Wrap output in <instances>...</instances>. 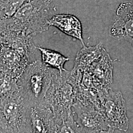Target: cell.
<instances>
[{
    "label": "cell",
    "instance_id": "9a60e30c",
    "mask_svg": "<svg viewBox=\"0 0 133 133\" xmlns=\"http://www.w3.org/2000/svg\"><path fill=\"white\" fill-rule=\"evenodd\" d=\"M56 133H82L80 127L74 119L72 113L66 119L57 123Z\"/></svg>",
    "mask_w": 133,
    "mask_h": 133
},
{
    "label": "cell",
    "instance_id": "277c9868",
    "mask_svg": "<svg viewBox=\"0 0 133 133\" xmlns=\"http://www.w3.org/2000/svg\"><path fill=\"white\" fill-rule=\"evenodd\" d=\"M99 101V111L108 126L126 131L129 127L128 119L121 93L111 90L100 93Z\"/></svg>",
    "mask_w": 133,
    "mask_h": 133
},
{
    "label": "cell",
    "instance_id": "5bb4252c",
    "mask_svg": "<svg viewBox=\"0 0 133 133\" xmlns=\"http://www.w3.org/2000/svg\"><path fill=\"white\" fill-rule=\"evenodd\" d=\"M29 0H0V20L10 18Z\"/></svg>",
    "mask_w": 133,
    "mask_h": 133
},
{
    "label": "cell",
    "instance_id": "6da1fadb",
    "mask_svg": "<svg viewBox=\"0 0 133 133\" xmlns=\"http://www.w3.org/2000/svg\"><path fill=\"white\" fill-rule=\"evenodd\" d=\"M51 3L49 0H29L11 17L1 20L2 41L15 36L32 37L48 30L53 16Z\"/></svg>",
    "mask_w": 133,
    "mask_h": 133
},
{
    "label": "cell",
    "instance_id": "e0dca14e",
    "mask_svg": "<svg viewBox=\"0 0 133 133\" xmlns=\"http://www.w3.org/2000/svg\"><path fill=\"white\" fill-rule=\"evenodd\" d=\"M2 43V38H1V36H0V44H1Z\"/></svg>",
    "mask_w": 133,
    "mask_h": 133
},
{
    "label": "cell",
    "instance_id": "7a4b0ae2",
    "mask_svg": "<svg viewBox=\"0 0 133 133\" xmlns=\"http://www.w3.org/2000/svg\"><path fill=\"white\" fill-rule=\"evenodd\" d=\"M55 70L44 66L39 59L27 65L17 82L21 95L29 105L39 104L44 100Z\"/></svg>",
    "mask_w": 133,
    "mask_h": 133
},
{
    "label": "cell",
    "instance_id": "7c38bea8",
    "mask_svg": "<svg viewBox=\"0 0 133 133\" xmlns=\"http://www.w3.org/2000/svg\"><path fill=\"white\" fill-rule=\"evenodd\" d=\"M37 48L41 53V61L44 66L57 70L60 72L66 70L64 65L70 60V58L55 50L39 46H38Z\"/></svg>",
    "mask_w": 133,
    "mask_h": 133
},
{
    "label": "cell",
    "instance_id": "ba28073f",
    "mask_svg": "<svg viewBox=\"0 0 133 133\" xmlns=\"http://www.w3.org/2000/svg\"><path fill=\"white\" fill-rule=\"evenodd\" d=\"M110 33L114 38L125 40L133 46V3L126 2L119 5Z\"/></svg>",
    "mask_w": 133,
    "mask_h": 133
},
{
    "label": "cell",
    "instance_id": "9c48e42d",
    "mask_svg": "<svg viewBox=\"0 0 133 133\" xmlns=\"http://www.w3.org/2000/svg\"><path fill=\"white\" fill-rule=\"evenodd\" d=\"M48 23L50 27H55L63 33L79 40L83 46L85 45L82 37L81 23L76 16L71 14H56L53 15Z\"/></svg>",
    "mask_w": 133,
    "mask_h": 133
},
{
    "label": "cell",
    "instance_id": "ac0fdd59",
    "mask_svg": "<svg viewBox=\"0 0 133 133\" xmlns=\"http://www.w3.org/2000/svg\"><path fill=\"white\" fill-rule=\"evenodd\" d=\"M0 133H3V132H2V131H1V130H0Z\"/></svg>",
    "mask_w": 133,
    "mask_h": 133
},
{
    "label": "cell",
    "instance_id": "2e32d148",
    "mask_svg": "<svg viewBox=\"0 0 133 133\" xmlns=\"http://www.w3.org/2000/svg\"><path fill=\"white\" fill-rule=\"evenodd\" d=\"M114 129L109 127L107 131H102L98 133H114Z\"/></svg>",
    "mask_w": 133,
    "mask_h": 133
},
{
    "label": "cell",
    "instance_id": "3957f363",
    "mask_svg": "<svg viewBox=\"0 0 133 133\" xmlns=\"http://www.w3.org/2000/svg\"><path fill=\"white\" fill-rule=\"evenodd\" d=\"M29 104L19 90L0 100V130L25 133Z\"/></svg>",
    "mask_w": 133,
    "mask_h": 133
},
{
    "label": "cell",
    "instance_id": "52a82bcc",
    "mask_svg": "<svg viewBox=\"0 0 133 133\" xmlns=\"http://www.w3.org/2000/svg\"><path fill=\"white\" fill-rule=\"evenodd\" d=\"M29 63L22 53L5 43L0 44V72L17 79Z\"/></svg>",
    "mask_w": 133,
    "mask_h": 133
},
{
    "label": "cell",
    "instance_id": "8fae6325",
    "mask_svg": "<svg viewBox=\"0 0 133 133\" xmlns=\"http://www.w3.org/2000/svg\"><path fill=\"white\" fill-rule=\"evenodd\" d=\"M103 49L101 43L94 46H83L76 55L75 69H85L92 66L100 60L103 54Z\"/></svg>",
    "mask_w": 133,
    "mask_h": 133
},
{
    "label": "cell",
    "instance_id": "30bf717a",
    "mask_svg": "<svg viewBox=\"0 0 133 133\" xmlns=\"http://www.w3.org/2000/svg\"><path fill=\"white\" fill-rule=\"evenodd\" d=\"M91 67H94L95 81L101 92H105L110 90L112 84L113 66L109 54L104 48L100 60Z\"/></svg>",
    "mask_w": 133,
    "mask_h": 133
},
{
    "label": "cell",
    "instance_id": "4fadbf2b",
    "mask_svg": "<svg viewBox=\"0 0 133 133\" xmlns=\"http://www.w3.org/2000/svg\"><path fill=\"white\" fill-rule=\"evenodd\" d=\"M18 90L16 78L0 72V100Z\"/></svg>",
    "mask_w": 133,
    "mask_h": 133
},
{
    "label": "cell",
    "instance_id": "5b68a950",
    "mask_svg": "<svg viewBox=\"0 0 133 133\" xmlns=\"http://www.w3.org/2000/svg\"><path fill=\"white\" fill-rule=\"evenodd\" d=\"M56 127L52 111L45 104L29 105L25 133H56Z\"/></svg>",
    "mask_w": 133,
    "mask_h": 133
},
{
    "label": "cell",
    "instance_id": "d6986e66",
    "mask_svg": "<svg viewBox=\"0 0 133 133\" xmlns=\"http://www.w3.org/2000/svg\"><path fill=\"white\" fill-rule=\"evenodd\" d=\"M49 1H52V0H49Z\"/></svg>",
    "mask_w": 133,
    "mask_h": 133
},
{
    "label": "cell",
    "instance_id": "8992f818",
    "mask_svg": "<svg viewBox=\"0 0 133 133\" xmlns=\"http://www.w3.org/2000/svg\"><path fill=\"white\" fill-rule=\"evenodd\" d=\"M72 106L77 115L76 122L82 133H98L102 131H107L109 128L98 109L92 106L84 105L79 101L74 103Z\"/></svg>",
    "mask_w": 133,
    "mask_h": 133
}]
</instances>
